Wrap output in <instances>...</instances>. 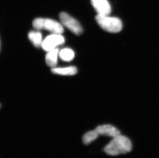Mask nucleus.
<instances>
[{
  "mask_svg": "<svg viewBox=\"0 0 159 158\" xmlns=\"http://www.w3.org/2000/svg\"><path fill=\"white\" fill-rule=\"evenodd\" d=\"M59 56L63 61L70 62L75 57V53L71 48H65L59 51Z\"/></svg>",
  "mask_w": 159,
  "mask_h": 158,
  "instance_id": "obj_11",
  "label": "nucleus"
},
{
  "mask_svg": "<svg viewBox=\"0 0 159 158\" xmlns=\"http://www.w3.org/2000/svg\"><path fill=\"white\" fill-rule=\"evenodd\" d=\"M28 37L32 42V44L36 47H40L42 46V36L41 33L38 31H31L28 33Z\"/></svg>",
  "mask_w": 159,
  "mask_h": 158,
  "instance_id": "obj_10",
  "label": "nucleus"
},
{
  "mask_svg": "<svg viewBox=\"0 0 159 158\" xmlns=\"http://www.w3.org/2000/svg\"><path fill=\"white\" fill-rule=\"evenodd\" d=\"M94 130L98 134V136L104 135L113 138L120 134V131L116 127L110 124H104L98 126Z\"/></svg>",
  "mask_w": 159,
  "mask_h": 158,
  "instance_id": "obj_7",
  "label": "nucleus"
},
{
  "mask_svg": "<svg viewBox=\"0 0 159 158\" xmlns=\"http://www.w3.org/2000/svg\"><path fill=\"white\" fill-rule=\"evenodd\" d=\"M104 150L107 154L110 156L127 154L132 150V143L126 136L120 134L113 138Z\"/></svg>",
  "mask_w": 159,
  "mask_h": 158,
  "instance_id": "obj_1",
  "label": "nucleus"
},
{
  "mask_svg": "<svg viewBox=\"0 0 159 158\" xmlns=\"http://www.w3.org/2000/svg\"><path fill=\"white\" fill-rule=\"evenodd\" d=\"M33 26L38 30L45 29L52 33L61 34L64 31L61 23L51 19L37 18L33 22Z\"/></svg>",
  "mask_w": 159,
  "mask_h": 158,
  "instance_id": "obj_3",
  "label": "nucleus"
},
{
  "mask_svg": "<svg viewBox=\"0 0 159 158\" xmlns=\"http://www.w3.org/2000/svg\"><path fill=\"white\" fill-rule=\"evenodd\" d=\"M91 2L98 15H109L111 7L108 0H91Z\"/></svg>",
  "mask_w": 159,
  "mask_h": 158,
  "instance_id": "obj_6",
  "label": "nucleus"
},
{
  "mask_svg": "<svg viewBox=\"0 0 159 158\" xmlns=\"http://www.w3.org/2000/svg\"><path fill=\"white\" fill-rule=\"evenodd\" d=\"M65 42V37L61 34L53 33L45 37L43 41L42 48L46 51L56 48L59 45L63 44Z\"/></svg>",
  "mask_w": 159,
  "mask_h": 158,
  "instance_id": "obj_5",
  "label": "nucleus"
},
{
  "mask_svg": "<svg viewBox=\"0 0 159 158\" xmlns=\"http://www.w3.org/2000/svg\"><path fill=\"white\" fill-rule=\"evenodd\" d=\"M59 54V51L57 48L48 51L45 56V62L49 67L53 68L56 66L58 62Z\"/></svg>",
  "mask_w": 159,
  "mask_h": 158,
  "instance_id": "obj_8",
  "label": "nucleus"
},
{
  "mask_svg": "<svg viewBox=\"0 0 159 158\" xmlns=\"http://www.w3.org/2000/svg\"><path fill=\"white\" fill-rule=\"evenodd\" d=\"M53 73L62 76H72L74 75L77 72V69L75 66H69L66 67H53L52 68Z\"/></svg>",
  "mask_w": 159,
  "mask_h": 158,
  "instance_id": "obj_9",
  "label": "nucleus"
},
{
  "mask_svg": "<svg viewBox=\"0 0 159 158\" xmlns=\"http://www.w3.org/2000/svg\"><path fill=\"white\" fill-rule=\"evenodd\" d=\"M59 18L62 24L74 34L80 35L83 33V28L77 20L66 12H61Z\"/></svg>",
  "mask_w": 159,
  "mask_h": 158,
  "instance_id": "obj_4",
  "label": "nucleus"
},
{
  "mask_svg": "<svg viewBox=\"0 0 159 158\" xmlns=\"http://www.w3.org/2000/svg\"><path fill=\"white\" fill-rule=\"evenodd\" d=\"M98 134L95 131V130L87 132L83 136V143L84 144H89L90 143L93 142V141L95 140L98 137Z\"/></svg>",
  "mask_w": 159,
  "mask_h": 158,
  "instance_id": "obj_12",
  "label": "nucleus"
},
{
  "mask_svg": "<svg viewBox=\"0 0 159 158\" xmlns=\"http://www.w3.org/2000/svg\"><path fill=\"white\" fill-rule=\"evenodd\" d=\"M95 19L101 28L107 32L116 33L122 30V21L119 18L109 15H98Z\"/></svg>",
  "mask_w": 159,
  "mask_h": 158,
  "instance_id": "obj_2",
  "label": "nucleus"
}]
</instances>
